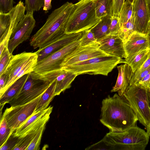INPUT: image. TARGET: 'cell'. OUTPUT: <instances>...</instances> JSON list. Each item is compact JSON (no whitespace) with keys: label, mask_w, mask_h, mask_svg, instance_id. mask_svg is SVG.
<instances>
[{"label":"cell","mask_w":150,"mask_h":150,"mask_svg":"<svg viewBox=\"0 0 150 150\" xmlns=\"http://www.w3.org/2000/svg\"><path fill=\"white\" fill-rule=\"evenodd\" d=\"M42 94L27 103L11 106L5 109L2 116L6 120L10 129V136L17 128L34 113Z\"/></svg>","instance_id":"cell-9"},{"label":"cell","mask_w":150,"mask_h":150,"mask_svg":"<svg viewBox=\"0 0 150 150\" xmlns=\"http://www.w3.org/2000/svg\"><path fill=\"white\" fill-rule=\"evenodd\" d=\"M51 83L43 81L30 90L20 95H17L9 103L11 106H16L27 103L42 94Z\"/></svg>","instance_id":"cell-19"},{"label":"cell","mask_w":150,"mask_h":150,"mask_svg":"<svg viewBox=\"0 0 150 150\" xmlns=\"http://www.w3.org/2000/svg\"><path fill=\"white\" fill-rule=\"evenodd\" d=\"M46 124L41 127L36 134L31 143L26 150H38L43 132L45 128Z\"/></svg>","instance_id":"cell-32"},{"label":"cell","mask_w":150,"mask_h":150,"mask_svg":"<svg viewBox=\"0 0 150 150\" xmlns=\"http://www.w3.org/2000/svg\"><path fill=\"white\" fill-rule=\"evenodd\" d=\"M10 136V129L6 120L2 116L0 121V146L6 142Z\"/></svg>","instance_id":"cell-28"},{"label":"cell","mask_w":150,"mask_h":150,"mask_svg":"<svg viewBox=\"0 0 150 150\" xmlns=\"http://www.w3.org/2000/svg\"><path fill=\"white\" fill-rule=\"evenodd\" d=\"M125 0H113V16L119 17Z\"/></svg>","instance_id":"cell-38"},{"label":"cell","mask_w":150,"mask_h":150,"mask_svg":"<svg viewBox=\"0 0 150 150\" xmlns=\"http://www.w3.org/2000/svg\"><path fill=\"white\" fill-rule=\"evenodd\" d=\"M25 74L20 78L11 85L0 97V106L9 103L19 93L29 76Z\"/></svg>","instance_id":"cell-20"},{"label":"cell","mask_w":150,"mask_h":150,"mask_svg":"<svg viewBox=\"0 0 150 150\" xmlns=\"http://www.w3.org/2000/svg\"><path fill=\"white\" fill-rule=\"evenodd\" d=\"M111 16L108 15L101 18L99 22L90 29L97 42L109 34Z\"/></svg>","instance_id":"cell-22"},{"label":"cell","mask_w":150,"mask_h":150,"mask_svg":"<svg viewBox=\"0 0 150 150\" xmlns=\"http://www.w3.org/2000/svg\"><path fill=\"white\" fill-rule=\"evenodd\" d=\"M101 111L100 121L110 132H122L137 126V116L122 96L108 95L102 100Z\"/></svg>","instance_id":"cell-1"},{"label":"cell","mask_w":150,"mask_h":150,"mask_svg":"<svg viewBox=\"0 0 150 150\" xmlns=\"http://www.w3.org/2000/svg\"><path fill=\"white\" fill-rule=\"evenodd\" d=\"M36 54V52H25L12 56L4 73L6 75V80L4 87L0 91V97L15 82L17 75Z\"/></svg>","instance_id":"cell-12"},{"label":"cell","mask_w":150,"mask_h":150,"mask_svg":"<svg viewBox=\"0 0 150 150\" xmlns=\"http://www.w3.org/2000/svg\"><path fill=\"white\" fill-rule=\"evenodd\" d=\"M106 148H108L109 150H112L111 147L108 146L106 144L103 138L100 141L88 146L85 149H108Z\"/></svg>","instance_id":"cell-39"},{"label":"cell","mask_w":150,"mask_h":150,"mask_svg":"<svg viewBox=\"0 0 150 150\" xmlns=\"http://www.w3.org/2000/svg\"><path fill=\"white\" fill-rule=\"evenodd\" d=\"M121 33L119 36L124 42L134 31V18L132 16L130 19L121 27Z\"/></svg>","instance_id":"cell-27"},{"label":"cell","mask_w":150,"mask_h":150,"mask_svg":"<svg viewBox=\"0 0 150 150\" xmlns=\"http://www.w3.org/2000/svg\"><path fill=\"white\" fill-rule=\"evenodd\" d=\"M6 80V75L4 74L0 76V91L4 87Z\"/></svg>","instance_id":"cell-43"},{"label":"cell","mask_w":150,"mask_h":150,"mask_svg":"<svg viewBox=\"0 0 150 150\" xmlns=\"http://www.w3.org/2000/svg\"><path fill=\"white\" fill-rule=\"evenodd\" d=\"M100 19L96 17L93 0H79L74 4L65 26V33H76L88 30Z\"/></svg>","instance_id":"cell-5"},{"label":"cell","mask_w":150,"mask_h":150,"mask_svg":"<svg viewBox=\"0 0 150 150\" xmlns=\"http://www.w3.org/2000/svg\"><path fill=\"white\" fill-rule=\"evenodd\" d=\"M135 85L147 90L150 89V72Z\"/></svg>","instance_id":"cell-40"},{"label":"cell","mask_w":150,"mask_h":150,"mask_svg":"<svg viewBox=\"0 0 150 150\" xmlns=\"http://www.w3.org/2000/svg\"><path fill=\"white\" fill-rule=\"evenodd\" d=\"M147 132L149 136V137L150 136V129L147 131Z\"/></svg>","instance_id":"cell-48"},{"label":"cell","mask_w":150,"mask_h":150,"mask_svg":"<svg viewBox=\"0 0 150 150\" xmlns=\"http://www.w3.org/2000/svg\"><path fill=\"white\" fill-rule=\"evenodd\" d=\"M108 56L99 48L97 42L86 46H80L65 59L62 65L61 70L92 58Z\"/></svg>","instance_id":"cell-13"},{"label":"cell","mask_w":150,"mask_h":150,"mask_svg":"<svg viewBox=\"0 0 150 150\" xmlns=\"http://www.w3.org/2000/svg\"><path fill=\"white\" fill-rule=\"evenodd\" d=\"M12 55L10 53L8 47H6L0 55V76L5 72Z\"/></svg>","instance_id":"cell-31"},{"label":"cell","mask_w":150,"mask_h":150,"mask_svg":"<svg viewBox=\"0 0 150 150\" xmlns=\"http://www.w3.org/2000/svg\"><path fill=\"white\" fill-rule=\"evenodd\" d=\"M52 0H44V5L43 7V10L45 13H47L52 8L51 2Z\"/></svg>","instance_id":"cell-42"},{"label":"cell","mask_w":150,"mask_h":150,"mask_svg":"<svg viewBox=\"0 0 150 150\" xmlns=\"http://www.w3.org/2000/svg\"><path fill=\"white\" fill-rule=\"evenodd\" d=\"M15 3L14 0H0V13L8 12L13 8Z\"/></svg>","instance_id":"cell-37"},{"label":"cell","mask_w":150,"mask_h":150,"mask_svg":"<svg viewBox=\"0 0 150 150\" xmlns=\"http://www.w3.org/2000/svg\"><path fill=\"white\" fill-rule=\"evenodd\" d=\"M132 4H133L134 3L135 0H128Z\"/></svg>","instance_id":"cell-47"},{"label":"cell","mask_w":150,"mask_h":150,"mask_svg":"<svg viewBox=\"0 0 150 150\" xmlns=\"http://www.w3.org/2000/svg\"><path fill=\"white\" fill-rule=\"evenodd\" d=\"M149 106L150 109V89L147 90Z\"/></svg>","instance_id":"cell-44"},{"label":"cell","mask_w":150,"mask_h":150,"mask_svg":"<svg viewBox=\"0 0 150 150\" xmlns=\"http://www.w3.org/2000/svg\"><path fill=\"white\" fill-rule=\"evenodd\" d=\"M133 4L128 0L125 1L119 16L120 27L127 23L132 16Z\"/></svg>","instance_id":"cell-26"},{"label":"cell","mask_w":150,"mask_h":150,"mask_svg":"<svg viewBox=\"0 0 150 150\" xmlns=\"http://www.w3.org/2000/svg\"><path fill=\"white\" fill-rule=\"evenodd\" d=\"M97 42L99 48L108 55L125 58L124 42L119 36L109 34Z\"/></svg>","instance_id":"cell-16"},{"label":"cell","mask_w":150,"mask_h":150,"mask_svg":"<svg viewBox=\"0 0 150 150\" xmlns=\"http://www.w3.org/2000/svg\"><path fill=\"white\" fill-rule=\"evenodd\" d=\"M124 59L114 56L96 57L67 67L62 69L70 71L77 76L87 74L107 76L118 64Z\"/></svg>","instance_id":"cell-6"},{"label":"cell","mask_w":150,"mask_h":150,"mask_svg":"<svg viewBox=\"0 0 150 150\" xmlns=\"http://www.w3.org/2000/svg\"><path fill=\"white\" fill-rule=\"evenodd\" d=\"M117 68L118 72L117 80L111 92H117L122 96L129 85L134 72L130 66L126 63L117 66Z\"/></svg>","instance_id":"cell-18"},{"label":"cell","mask_w":150,"mask_h":150,"mask_svg":"<svg viewBox=\"0 0 150 150\" xmlns=\"http://www.w3.org/2000/svg\"><path fill=\"white\" fill-rule=\"evenodd\" d=\"M77 76L70 71L62 70L55 79V96L60 95L62 92L70 88L71 83Z\"/></svg>","instance_id":"cell-21"},{"label":"cell","mask_w":150,"mask_h":150,"mask_svg":"<svg viewBox=\"0 0 150 150\" xmlns=\"http://www.w3.org/2000/svg\"><path fill=\"white\" fill-rule=\"evenodd\" d=\"M147 35L149 37V47L150 49V29L148 32V33L147 34Z\"/></svg>","instance_id":"cell-45"},{"label":"cell","mask_w":150,"mask_h":150,"mask_svg":"<svg viewBox=\"0 0 150 150\" xmlns=\"http://www.w3.org/2000/svg\"><path fill=\"white\" fill-rule=\"evenodd\" d=\"M126 57L125 63H129L141 51L149 48L147 34L134 32L124 42Z\"/></svg>","instance_id":"cell-14"},{"label":"cell","mask_w":150,"mask_h":150,"mask_svg":"<svg viewBox=\"0 0 150 150\" xmlns=\"http://www.w3.org/2000/svg\"><path fill=\"white\" fill-rule=\"evenodd\" d=\"M96 17L113 16V0H93Z\"/></svg>","instance_id":"cell-24"},{"label":"cell","mask_w":150,"mask_h":150,"mask_svg":"<svg viewBox=\"0 0 150 150\" xmlns=\"http://www.w3.org/2000/svg\"><path fill=\"white\" fill-rule=\"evenodd\" d=\"M122 96L130 105L138 120L148 130L150 128V109L147 90L135 84L129 85Z\"/></svg>","instance_id":"cell-7"},{"label":"cell","mask_w":150,"mask_h":150,"mask_svg":"<svg viewBox=\"0 0 150 150\" xmlns=\"http://www.w3.org/2000/svg\"><path fill=\"white\" fill-rule=\"evenodd\" d=\"M74 4L67 2L48 16L44 24L30 38V45L39 49L53 43L65 34V28Z\"/></svg>","instance_id":"cell-2"},{"label":"cell","mask_w":150,"mask_h":150,"mask_svg":"<svg viewBox=\"0 0 150 150\" xmlns=\"http://www.w3.org/2000/svg\"><path fill=\"white\" fill-rule=\"evenodd\" d=\"M150 56V49L143 50L138 53L128 64L131 67L134 73L139 68Z\"/></svg>","instance_id":"cell-25"},{"label":"cell","mask_w":150,"mask_h":150,"mask_svg":"<svg viewBox=\"0 0 150 150\" xmlns=\"http://www.w3.org/2000/svg\"><path fill=\"white\" fill-rule=\"evenodd\" d=\"M82 32L70 34H65L61 38L45 47L36 52L39 61L61 49L71 42L80 39Z\"/></svg>","instance_id":"cell-17"},{"label":"cell","mask_w":150,"mask_h":150,"mask_svg":"<svg viewBox=\"0 0 150 150\" xmlns=\"http://www.w3.org/2000/svg\"><path fill=\"white\" fill-rule=\"evenodd\" d=\"M25 11L24 3L20 0L8 13H0V45L8 47L13 31L24 17Z\"/></svg>","instance_id":"cell-8"},{"label":"cell","mask_w":150,"mask_h":150,"mask_svg":"<svg viewBox=\"0 0 150 150\" xmlns=\"http://www.w3.org/2000/svg\"><path fill=\"white\" fill-rule=\"evenodd\" d=\"M149 137L147 132L136 126L122 132L110 131L103 139L112 150H144Z\"/></svg>","instance_id":"cell-4"},{"label":"cell","mask_w":150,"mask_h":150,"mask_svg":"<svg viewBox=\"0 0 150 150\" xmlns=\"http://www.w3.org/2000/svg\"><path fill=\"white\" fill-rule=\"evenodd\" d=\"M37 132L27 135L20 138H19V140L13 150H26Z\"/></svg>","instance_id":"cell-29"},{"label":"cell","mask_w":150,"mask_h":150,"mask_svg":"<svg viewBox=\"0 0 150 150\" xmlns=\"http://www.w3.org/2000/svg\"><path fill=\"white\" fill-rule=\"evenodd\" d=\"M43 81L33 79L29 74V76L23 87L17 95H20L30 90Z\"/></svg>","instance_id":"cell-35"},{"label":"cell","mask_w":150,"mask_h":150,"mask_svg":"<svg viewBox=\"0 0 150 150\" xmlns=\"http://www.w3.org/2000/svg\"><path fill=\"white\" fill-rule=\"evenodd\" d=\"M52 109L53 107L50 106L44 110L33 113L17 128L13 135L20 138L37 132L42 126L48 121Z\"/></svg>","instance_id":"cell-11"},{"label":"cell","mask_w":150,"mask_h":150,"mask_svg":"<svg viewBox=\"0 0 150 150\" xmlns=\"http://www.w3.org/2000/svg\"><path fill=\"white\" fill-rule=\"evenodd\" d=\"M121 33L119 17L114 16H111L109 27V34L118 35Z\"/></svg>","instance_id":"cell-33"},{"label":"cell","mask_w":150,"mask_h":150,"mask_svg":"<svg viewBox=\"0 0 150 150\" xmlns=\"http://www.w3.org/2000/svg\"><path fill=\"white\" fill-rule=\"evenodd\" d=\"M25 7L27 12L39 11L44 5V0H25Z\"/></svg>","instance_id":"cell-30"},{"label":"cell","mask_w":150,"mask_h":150,"mask_svg":"<svg viewBox=\"0 0 150 150\" xmlns=\"http://www.w3.org/2000/svg\"><path fill=\"white\" fill-rule=\"evenodd\" d=\"M97 42L90 29L82 32L80 38V46H86Z\"/></svg>","instance_id":"cell-34"},{"label":"cell","mask_w":150,"mask_h":150,"mask_svg":"<svg viewBox=\"0 0 150 150\" xmlns=\"http://www.w3.org/2000/svg\"><path fill=\"white\" fill-rule=\"evenodd\" d=\"M55 79L51 82L49 87L42 95L34 113L44 110L47 108L55 96Z\"/></svg>","instance_id":"cell-23"},{"label":"cell","mask_w":150,"mask_h":150,"mask_svg":"<svg viewBox=\"0 0 150 150\" xmlns=\"http://www.w3.org/2000/svg\"><path fill=\"white\" fill-rule=\"evenodd\" d=\"M33 13L28 12L20 21L10 38L8 48L10 54L20 44L29 38L35 26Z\"/></svg>","instance_id":"cell-10"},{"label":"cell","mask_w":150,"mask_h":150,"mask_svg":"<svg viewBox=\"0 0 150 150\" xmlns=\"http://www.w3.org/2000/svg\"></svg>","instance_id":"cell-49"},{"label":"cell","mask_w":150,"mask_h":150,"mask_svg":"<svg viewBox=\"0 0 150 150\" xmlns=\"http://www.w3.org/2000/svg\"><path fill=\"white\" fill-rule=\"evenodd\" d=\"M80 38L38 61L33 71L29 73L32 78L50 83L52 82L62 71V65L65 59L80 46Z\"/></svg>","instance_id":"cell-3"},{"label":"cell","mask_w":150,"mask_h":150,"mask_svg":"<svg viewBox=\"0 0 150 150\" xmlns=\"http://www.w3.org/2000/svg\"><path fill=\"white\" fill-rule=\"evenodd\" d=\"M149 67H150V56L142 65L133 73L131 80L134 79L142 71Z\"/></svg>","instance_id":"cell-41"},{"label":"cell","mask_w":150,"mask_h":150,"mask_svg":"<svg viewBox=\"0 0 150 150\" xmlns=\"http://www.w3.org/2000/svg\"><path fill=\"white\" fill-rule=\"evenodd\" d=\"M19 139V137H15L12 134L6 142L0 146V150H13Z\"/></svg>","instance_id":"cell-36"},{"label":"cell","mask_w":150,"mask_h":150,"mask_svg":"<svg viewBox=\"0 0 150 150\" xmlns=\"http://www.w3.org/2000/svg\"><path fill=\"white\" fill-rule=\"evenodd\" d=\"M132 15L135 31L147 34L150 29V13L146 0H135Z\"/></svg>","instance_id":"cell-15"},{"label":"cell","mask_w":150,"mask_h":150,"mask_svg":"<svg viewBox=\"0 0 150 150\" xmlns=\"http://www.w3.org/2000/svg\"><path fill=\"white\" fill-rule=\"evenodd\" d=\"M147 4L149 7L150 13V0H146Z\"/></svg>","instance_id":"cell-46"}]
</instances>
